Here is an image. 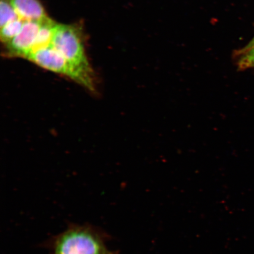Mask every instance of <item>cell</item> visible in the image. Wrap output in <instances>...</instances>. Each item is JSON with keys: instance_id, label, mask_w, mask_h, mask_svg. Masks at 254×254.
Returning a JSON list of instances; mask_svg holds the SVG:
<instances>
[{"instance_id": "1", "label": "cell", "mask_w": 254, "mask_h": 254, "mask_svg": "<svg viewBox=\"0 0 254 254\" xmlns=\"http://www.w3.org/2000/svg\"><path fill=\"white\" fill-rule=\"evenodd\" d=\"M52 46L64 57L83 81V87L95 93L96 80L85 52L83 29L79 24H57Z\"/></svg>"}, {"instance_id": "2", "label": "cell", "mask_w": 254, "mask_h": 254, "mask_svg": "<svg viewBox=\"0 0 254 254\" xmlns=\"http://www.w3.org/2000/svg\"><path fill=\"white\" fill-rule=\"evenodd\" d=\"M52 254H117L105 244L104 234L90 225H71L52 243Z\"/></svg>"}, {"instance_id": "3", "label": "cell", "mask_w": 254, "mask_h": 254, "mask_svg": "<svg viewBox=\"0 0 254 254\" xmlns=\"http://www.w3.org/2000/svg\"><path fill=\"white\" fill-rule=\"evenodd\" d=\"M26 60L48 71L70 79L83 87L81 76L52 46L34 51Z\"/></svg>"}, {"instance_id": "4", "label": "cell", "mask_w": 254, "mask_h": 254, "mask_svg": "<svg viewBox=\"0 0 254 254\" xmlns=\"http://www.w3.org/2000/svg\"><path fill=\"white\" fill-rule=\"evenodd\" d=\"M43 21H25L20 33L4 45L6 56L26 59L33 52Z\"/></svg>"}, {"instance_id": "5", "label": "cell", "mask_w": 254, "mask_h": 254, "mask_svg": "<svg viewBox=\"0 0 254 254\" xmlns=\"http://www.w3.org/2000/svg\"><path fill=\"white\" fill-rule=\"evenodd\" d=\"M18 15L24 21H41L49 18L40 0H10Z\"/></svg>"}, {"instance_id": "6", "label": "cell", "mask_w": 254, "mask_h": 254, "mask_svg": "<svg viewBox=\"0 0 254 254\" xmlns=\"http://www.w3.org/2000/svg\"><path fill=\"white\" fill-rule=\"evenodd\" d=\"M57 24V23L55 21L49 17L42 21L39 33L38 34L36 43H35L34 49L32 52L52 46L54 33H55Z\"/></svg>"}, {"instance_id": "7", "label": "cell", "mask_w": 254, "mask_h": 254, "mask_svg": "<svg viewBox=\"0 0 254 254\" xmlns=\"http://www.w3.org/2000/svg\"><path fill=\"white\" fill-rule=\"evenodd\" d=\"M24 21L21 18H18L17 20L9 22L8 24H5L4 26L1 27L0 39H1V43L4 44V45L10 42L20 33Z\"/></svg>"}, {"instance_id": "8", "label": "cell", "mask_w": 254, "mask_h": 254, "mask_svg": "<svg viewBox=\"0 0 254 254\" xmlns=\"http://www.w3.org/2000/svg\"><path fill=\"white\" fill-rule=\"evenodd\" d=\"M20 18L18 17L10 0H1L0 2V27L4 26L9 22Z\"/></svg>"}, {"instance_id": "9", "label": "cell", "mask_w": 254, "mask_h": 254, "mask_svg": "<svg viewBox=\"0 0 254 254\" xmlns=\"http://www.w3.org/2000/svg\"><path fill=\"white\" fill-rule=\"evenodd\" d=\"M237 65L243 70L254 68V47L243 53L236 54Z\"/></svg>"}, {"instance_id": "10", "label": "cell", "mask_w": 254, "mask_h": 254, "mask_svg": "<svg viewBox=\"0 0 254 254\" xmlns=\"http://www.w3.org/2000/svg\"><path fill=\"white\" fill-rule=\"evenodd\" d=\"M254 47V37L253 39L250 41L249 43L247 44V45L245 47H243L242 49L237 51L236 54L243 53L244 52H246V51L249 50L252 48Z\"/></svg>"}]
</instances>
